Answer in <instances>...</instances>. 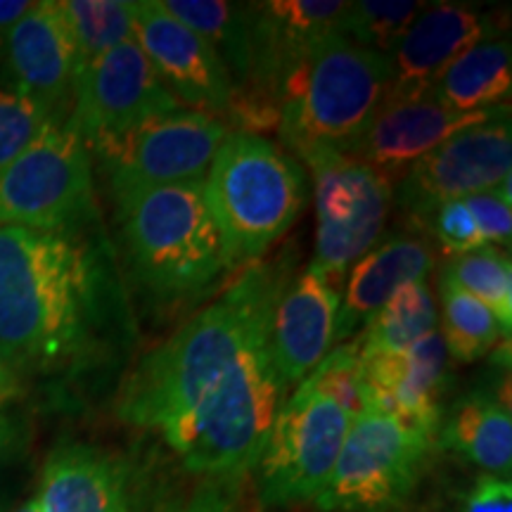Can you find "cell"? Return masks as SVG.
<instances>
[{"mask_svg":"<svg viewBox=\"0 0 512 512\" xmlns=\"http://www.w3.org/2000/svg\"><path fill=\"white\" fill-rule=\"evenodd\" d=\"M8 382H10V377L3 370V366H0V387H5V384H8Z\"/></svg>","mask_w":512,"mask_h":512,"instance_id":"39","label":"cell"},{"mask_svg":"<svg viewBox=\"0 0 512 512\" xmlns=\"http://www.w3.org/2000/svg\"><path fill=\"white\" fill-rule=\"evenodd\" d=\"M133 27L136 43L183 107L226 117L230 79L204 38L169 15L162 0H136Z\"/></svg>","mask_w":512,"mask_h":512,"instance_id":"15","label":"cell"},{"mask_svg":"<svg viewBox=\"0 0 512 512\" xmlns=\"http://www.w3.org/2000/svg\"><path fill=\"white\" fill-rule=\"evenodd\" d=\"M339 290L309 264L290 278L271 318L273 361L287 387L302 382L335 344Z\"/></svg>","mask_w":512,"mask_h":512,"instance_id":"20","label":"cell"},{"mask_svg":"<svg viewBox=\"0 0 512 512\" xmlns=\"http://www.w3.org/2000/svg\"><path fill=\"white\" fill-rule=\"evenodd\" d=\"M503 110H508V105L484 112H456L434 100L430 93L420 98H384L354 157L373 166L389 183L396 178L401 181L420 157L444 140L494 119Z\"/></svg>","mask_w":512,"mask_h":512,"instance_id":"18","label":"cell"},{"mask_svg":"<svg viewBox=\"0 0 512 512\" xmlns=\"http://www.w3.org/2000/svg\"><path fill=\"white\" fill-rule=\"evenodd\" d=\"M15 512H41V508H38V501H29L27 505H22V508Z\"/></svg>","mask_w":512,"mask_h":512,"instance_id":"38","label":"cell"},{"mask_svg":"<svg viewBox=\"0 0 512 512\" xmlns=\"http://www.w3.org/2000/svg\"><path fill=\"white\" fill-rule=\"evenodd\" d=\"M233 486L235 484L207 482L169 512H242Z\"/></svg>","mask_w":512,"mask_h":512,"instance_id":"35","label":"cell"},{"mask_svg":"<svg viewBox=\"0 0 512 512\" xmlns=\"http://www.w3.org/2000/svg\"><path fill=\"white\" fill-rule=\"evenodd\" d=\"M512 88V55L508 41L477 43L458 55L434 81L430 95L448 110L484 112L501 107Z\"/></svg>","mask_w":512,"mask_h":512,"instance_id":"23","label":"cell"},{"mask_svg":"<svg viewBox=\"0 0 512 512\" xmlns=\"http://www.w3.org/2000/svg\"><path fill=\"white\" fill-rule=\"evenodd\" d=\"M318 392L328 394L339 406H344L351 415L361 413V361L351 344H344L335 351H330L311 375L304 380Z\"/></svg>","mask_w":512,"mask_h":512,"instance_id":"31","label":"cell"},{"mask_svg":"<svg viewBox=\"0 0 512 512\" xmlns=\"http://www.w3.org/2000/svg\"><path fill=\"white\" fill-rule=\"evenodd\" d=\"M183 107L136 41L107 50L76 72L67 126L88 152L140 121Z\"/></svg>","mask_w":512,"mask_h":512,"instance_id":"12","label":"cell"},{"mask_svg":"<svg viewBox=\"0 0 512 512\" xmlns=\"http://www.w3.org/2000/svg\"><path fill=\"white\" fill-rule=\"evenodd\" d=\"M164 10L209 43L230 79V91L249 74V36L245 3L226 0H164Z\"/></svg>","mask_w":512,"mask_h":512,"instance_id":"25","label":"cell"},{"mask_svg":"<svg viewBox=\"0 0 512 512\" xmlns=\"http://www.w3.org/2000/svg\"><path fill=\"white\" fill-rule=\"evenodd\" d=\"M50 124L48 114L8 86H0V171L22 155Z\"/></svg>","mask_w":512,"mask_h":512,"instance_id":"30","label":"cell"},{"mask_svg":"<svg viewBox=\"0 0 512 512\" xmlns=\"http://www.w3.org/2000/svg\"><path fill=\"white\" fill-rule=\"evenodd\" d=\"M432 266V247L408 233H396L363 254L351 266L347 290L339 297L335 342L356 335L399 287L427 280Z\"/></svg>","mask_w":512,"mask_h":512,"instance_id":"21","label":"cell"},{"mask_svg":"<svg viewBox=\"0 0 512 512\" xmlns=\"http://www.w3.org/2000/svg\"><path fill=\"white\" fill-rule=\"evenodd\" d=\"M95 221L91 152L67 121H50L0 171V226L74 230Z\"/></svg>","mask_w":512,"mask_h":512,"instance_id":"8","label":"cell"},{"mask_svg":"<svg viewBox=\"0 0 512 512\" xmlns=\"http://www.w3.org/2000/svg\"><path fill=\"white\" fill-rule=\"evenodd\" d=\"M29 0H0V48H3L5 38H8L10 29L31 10Z\"/></svg>","mask_w":512,"mask_h":512,"instance_id":"36","label":"cell"},{"mask_svg":"<svg viewBox=\"0 0 512 512\" xmlns=\"http://www.w3.org/2000/svg\"><path fill=\"white\" fill-rule=\"evenodd\" d=\"M503 181L498 188L479 192V195L467 197L465 204L467 209L475 216V223L482 233L486 245L494 247H510L512 238V195H510V183Z\"/></svg>","mask_w":512,"mask_h":512,"instance_id":"33","label":"cell"},{"mask_svg":"<svg viewBox=\"0 0 512 512\" xmlns=\"http://www.w3.org/2000/svg\"><path fill=\"white\" fill-rule=\"evenodd\" d=\"M316 200V256L311 264L339 290L351 266L380 240L392 183L363 159L318 152L309 159Z\"/></svg>","mask_w":512,"mask_h":512,"instance_id":"10","label":"cell"},{"mask_svg":"<svg viewBox=\"0 0 512 512\" xmlns=\"http://www.w3.org/2000/svg\"><path fill=\"white\" fill-rule=\"evenodd\" d=\"M491 36L489 15L456 3H427L387 57L392 69L387 98H420L444 69Z\"/></svg>","mask_w":512,"mask_h":512,"instance_id":"19","label":"cell"},{"mask_svg":"<svg viewBox=\"0 0 512 512\" xmlns=\"http://www.w3.org/2000/svg\"><path fill=\"white\" fill-rule=\"evenodd\" d=\"M12 91L48 114L67 121L76 79V48L60 0L34 3L3 43Z\"/></svg>","mask_w":512,"mask_h":512,"instance_id":"16","label":"cell"},{"mask_svg":"<svg viewBox=\"0 0 512 512\" xmlns=\"http://www.w3.org/2000/svg\"><path fill=\"white\" fill-rule=\"evenodd\" d=\"M285 399L287 382L273 361L266 328L242 351L219 392L162 439L192 475L235 484L259 465Z\"/></svg>","mask_w":512,"mask_h":512,"instance_id":"6","label":"cell"},{"mask_svg":"<svg viewBox=\"0 0 512 512\" xmlns=\"http://www.w3.org/2000/svg\"><path fill=\"white\" fill-rule=\"evenodd\" d=\"M389 83L387 57L342 34L330 38L283 83L278 136L287 152L302 162L318 152L354 155Z\"/></svg>","mask_w":512,"mask_h":512,"instance_id":"5","label":"cell"},{"mask_svg":"<svg viewBox=\"0 0 512 512\" xmlns=\"http://www.w3.org/2000/svg\"><path fill=\"white\" fill-rule=\"evenodd\" d=\"M230 271L261 261L309 200L302 164L264 136L230 131L202 181Z\"/></svg>","mask_w":512,"mask_h":512,"instance_id":"4","label":"cell"},{"mask_svg":"<svg viewBox=\"0 0 512 512\" xmlns=\"http://www.w3.org/2000/svg\"><path fill=\"white\" fill-rule=\"evenodd\" d=\"M133 285L155 306L195 302L230 273L202 183L112 190Z\"/></svg>","mask_w":512,"mask_h":512,"instance_id":"3","label":"cell"},{"mask_svg":"<svg viewBox=\"0 0 512 512\" xmlns=\"http://www.w3.org/2000/svg\"><path fill=\"white\" fill-rule=\"evenodd\" d=\"M437 437L377 411L351 420L330 482L316 498L320 512H392L418 489Z\"/></svg>","mask_w":512,"mask_h":512,"instance_id":"7","label":"cell"},{"mask_svg":"<svg viewBox=\"0 0 512 512\" xmlns=\"http://www.w3.org/2000/svg\"><path fill=\"white\" fill-rule=\"evenodd\" d=\"M439 304H441V342L446 354L456 363H475L484 358L508 332H503L494 313L472 294L453 283L441 271L439 275Z\"/></svg>","mask_w":512,"mask_h":512,"instance_id":"26","label":"cell"},{"mask_svg":"<svg viewBox=\"0 0 512 512\" xmlns=\"http://www.w3.org/2000/svg\"><path fill=\"white\" fill-rule=\"evenodd\" d=\"M508 112L444 140L401 176L396 202L413 221L427 223L441 204L467 200L512 178Z\"/></svg>","mask_w":512,"mask_h":512,"instance_id":"13","label":"cell"},{"mask_svg":"<svg viewBox=\"0 0 512 512\" xmlns=\"http://www.w3.org/2000/svg\"><path fill=\"white\" fill-rule=\"evenodd\" d=\"M290 256L256 261L181 330L138 358L121 377L117 413L138 430L164 437L211 399L256 335L271 328L290 275Z\"/></svg>","mask_w":512,"mask_h":512,"instance_id":"2","label":"cell"},{"mask_svg":"<svg viewBox=\"0 0 512 512\" xmlns=\"http://www.w3.org/2000/svg\"><path fill=\"white\" fill-rule=\"evenodd\" d=\"M358 361L363 411L392 415L413 430L437 437L448 382V354L439 330L399 354Z\"/></svg>","mask_w":512,"mask_h":512,"instance_id":"17","label":"cell"},{"mask_svg":"<svg viewBox=\"0 0 512 512\" xmlns=\"http://www.w3.org/2000/svg\"><path fill=\"white\" fill-rule=\"evenodd\" d=\"M463 512H512L510 479L484 472L465 494Z\"/></svg>","mask_w":512,"mask_h":512,"instance_id":"34","label":"cell"},{"mask_svg":"<svg viewBox=\"0 0 512 512\" xmlns=\"http://www.w3.org/2000/svg\"><path fill=\"white\" fill-rule=\"evenodd\" d=\"M439 311L427 280H415L396 290L389 302L363 325L351 347L358 358L399 354L422 337L439 330Z\"/></svg>","mask_w":512,"mask_h":512,"instance_id":"24","label":"cell"},{"mask_svg":"<svg viewBox=\"0 0 512 512\" xmlns=\"http://www.w3.org/2000/svg\"><path fill=\"white\" fill-rule=\"evenodd\" d=\"M228 133L226 121L214 114L178 107L140 121L91 155L100 159L110 190L202 183Z\"/></svg>","mask_w":512,"mask_h":512,"instance_id":"11","label":"cell"},{"mask_svg":"<svg viewBox=\"0 0 512 512\" xmlns=\"http://www.w3.org/2000/svg\"><path fill=\"white\" fill-rule=\"evenodd\" d=\"M427 3L413 0H356L347 3L342 36L358 46L389 57Z\"/></svg>","mask_w":512,"mask_h":512,"instance_id":"29","label":"cell"},{"mask_svg":"<svg viewBox=\"0 0 512 512\" xmlns=\"http://www.w3.org/2000/svg\"><path fill=\"white\" fill-rule=\"evenodd\" d=\"M434 238L448 256H460L484 247L486 242L479 233L475 216L467 209L465 200H453L441 204L434 214L427 219Z\"/></svg>","mask_w":512,"mask_h":512,"instance_id":"32","label":"cell"},{"mask_svg":"<svg viewBox=\"0 0 512 512\" xmlns=\"http://www.w3.org/2000/svg\"><path fill=\"white\" fill-rule=\"evenodd\" d=\"M76 48V72L107 50L136 41L128 0H60Z\"/></svg>","mask_w":512,"mask_h":512,"instance_id":"27","label":"cell"},{"mask_svg":"<svg viewBox=\"0 0 512 512\" xmlns=\"http://www.w3.org/2000/svg\"><path fill=\"white\" fill-rule=\"evenodd\" d=\"M437 444L482 467L486 475L512 470V418L503 396L477 389L444 408Z\"/></svg>","mask_w":512,"mask_h":512,"instance_id":"22","label":"cell"},{"mask_svg":"<svg viewBox=\"0 0 512 512\" xmlns=\"http://www.w3.org/2000/svg\"><path fill=\"white\" fill-rule=\"evenodd\" d=\"M351 415L328 394L302 382L285 399L259 458V501L266 508L316 503L330 482Z\"/></svg>","mask_w":512,"mask_h":512,"instance_id":"9","label":"cell"},{"mask_svg":"<svg viewBox=\"0 0 512 512\" xmlns=\"http://www.w3.org/2000/svg\"><path fill=\"white\" fill-rule=\"evenodd\" d=\"M460 290L494 313L503 332L512 328V261L501 247L484 245L460 256H448L441 268Z\"/></svg>","mask_w":512,"mask_h":512,"instance_id":"28","label":"cell"},{"mask_svg":"<svg viewBox=\"0 0 512 512\" xmlns=\"http://www.w3.org/2000/svg\"><path fill=\"white\" fill-rule=\"evenodd\" d=\"M19 446V427L10 418L0 415V477H3L5 467L10 465Z\"/></svg>","mask_w":512,"mask_h":512,"instance_id":"37","label":"cell"},{"mask_svg":"<svg viewBox=\"0 0 512 512\" xmlns=\"http://www.w3.org/2000/svg\"><path fill=\"white\" fill-rule=\"evenodd\" d=\"M138 344L114 247L98 221L0 226V366L8 377L114 380Z\"/></svg>","mask_w":512,"mask_h":512,"instance_id":"1","label":"cell"},{"mask_svg":"<svg viewBox=\"0 0 512 512\" xmlns=\"http://www.w3.org/2000/svg\"><path fill=\"white\" fill-rule=\"evenodd\" d=\"M41 512H155V484L143 465L93 444H64L43 470Z\"/></svg>","mask_w":512,"mask_h":512,"instance_id":"14","label":"cell"}]
</instances>
